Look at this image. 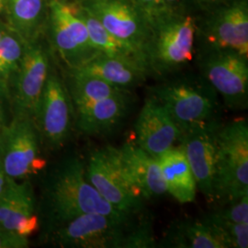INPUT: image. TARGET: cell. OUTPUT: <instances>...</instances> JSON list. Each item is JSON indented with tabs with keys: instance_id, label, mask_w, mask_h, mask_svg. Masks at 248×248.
Here are the masks:
<instances>
[{
	"instance_id": "e575fe53",
	"label": "cell",
	"mask_w": 248,
	"mask_h": 248,
	"mask_svg": "<svg viewBox=\"0 0 248 248\" xmlns=\"http://www.w3.org/2000/svg\"><path fill=\"white\" fill-rule=\"evenodd\" d=\"M6 9V0H0V14L5 12Z\"/></svg>"
},
{
	"instance_id": "e0dca14e",
	"label": "cell",
	"mask_w": 248,
	"mask_h": 248,
	"mask_svg": "<svg viewBox=\"0 0 248 248\" xmlns=\"http://www.w3.org/2000/svg\"><path fill=\"white\" fill-rule=\"evenodd\" d=\"M129 98V92L125 91L74 108L78 129L88 135H99L111 131L126 116Z\"/></svg>"
},
{
	"instance_id": "cb8c5ba5",
	"label": "cell",
	"mask_w": 248,
	"mask_h": 248,
	"mask_svg": "<svg viewBox=\"0 0 248 248\" xmlns=\"http://www.w3.org/2000/svg\"><path fill=\"white\" fill-rule=\"evenodd\" d=\"M70 84L67 90L74 108L128 91L118 89L103 80L91 76L70 72Z\"/></svg>"
},
{
	"instance_id": "1f68e13d",
	"label": "cell",
	"mask_w": 248,
	"mask_h": 248,
	"mask_svg": "<svg viewBox=\"0 0 248 248\" xmlns=\"http://www.w3.org/2000/svg\"><path fill=\"white\" fill-rule=\"evenodd\" d=\"M9 177L7 176V174L5 173V170L2 165V161L0 158V195L4 192V190L6 189V187L9 184Z\"/></svg>"
},
{
	"instance_id": "7c38bea8",
	"label": "cell",
	"mask_w": 248,
	"mask_h": 248,
	"mask_svg": "<svg viewBox=\"0 0 248 248\" xmlns=\"http://www.w3.org/2000/svg\"><path fill=\"white\" fill-rule=\"evenodd\" d=\"M73 112L74 107L66 86L50 67L33 115L42 141L53 149L62 147L70 134Z\"/></svg>"
},
{
	"instance_id": "9a60e30c",
	"label": "cell",
	"mask_w": 248,
	"mask_h": 248,
	"mask_svg": "<svg viewBox=\"0 0 248 248\" xmlns=\"http://www.w3.org/2000/svg\"><path fill=\"white\" fill-rule=\"evenodd\" d=\"M220 125L185 133L179 141V146L186 155L195 179L196 186L209 203L214 202L213 183L216 155L215 135Z\"/></svg>"
},
{
	"instance_id": "6da1fadb",
	"label": "cell",
	"mask_w": 248,
	"mask_h": 248,
	"mask_svg": "<svg viewBox=\"0 0 248 248\" xmlns=\"http://www.w3.org/2000/svg\"><path fill=\"white\" fill-rule=\"evenodd\" d=\"M41 209L47 231L85 213L126 215L114 209L90 185L85 177V162L77 155L63 157L48 170L43 184Z\"/></svg>"
},
{
	"instance_id": "9c48e42d",
	"label": "cell",
	"mask_w": 248,
	"mask_h": 248,
	"mask_svg": "<svg viewBox=\"0 0 248 248\" xmlns=\"http://www.w3.org/2000/svg\"><path fill=\"white\" fill-rule=\"evenodd\" d=\"M199 63L201 76L225 106L233 110L248 108V57L231 50H202Z\"/></svg>"
},
{
	"instance_id": "2e32d148",
	"label": "cell",
	"mask_w": 248,
	"mask_h": 248,
	"mask_svg": "<svg viewBox=\"0 0 248 248\" xmlns=\"http://www.w3.org/2000/svg\"><path fill=\"white\" fill-rule=\"evenodd\" d=\"M124 171L144 201L168 193L158 159L142 150L133 141L119 147Z\"/></svg>"
},
{
	"instance_id": "7a4b0ae2",
	"label": "cell",
	"mask_w": 248,
	"mask_h": 248,
	"mask_svg": "<svg viewBox=\"0 0 248 248\" xmlns=\"http://www.w3.org/2000/svg\"><path fill=\"white\" fill-rule=\"evenodd\" d=\"M150 95L165 107L181 136L222 124L218 94L202 76L170 78L151 88Z\"/></svg>"
},
{
	"instance_id": "5b68a950",
	"label": "cell",
	"mask_w": 248,
	"mask_h": 248,
	"mask_svg": "<svg viewBox=\"0 0 248 248\" xmlns=\"http://www.w3.org/2000/svg\"><path fill=\"white\" fill-rule=\"evenodd\" d=\"M138 214L85 213L48 231L47 236L59 248H123L124 238Z\"/></svg>"
},
{
	"instance_id": "277c9868",
	"label": "cell",
	"mask_w": 248,
	"mask_h": 248,
	"mask_svg": "<svg viewBox=\"0 0 248 248\" xmlns=\"http://www.w3.org/2000/svg\"><path fill=\"white\" fill-rule=\"evenodd\" d=\"M213 203L223 205L248 195V125L244 118L216 131Z\"/></svg>"
},
{
	"instance_id": "4fadbf2b",
	"label": "cell",
	"mask_w": 248,
	"mask_h": 248,
	"mask_svg": "<svg viewBox=\"0 0 248 248\" xmlns=\"http://www.w3.org/2000/svg\"><path fill=\"white\" fill-rule=\"evenodd\" d=\"M203 50H231L248 58V1L227 0L202 27Z\"/></svg>"
},
{
	"instance_id": "836d02e7",
	"label": "cell",
	"mask_w": 248,
	"mask_h": 248,
	"mask_svg": "<svg viewBox=\"0 0 248 248\" xmlns=\"http://www.w3.org/2000/svg\"><path fill=\"white\" fill-rule=\"evenodd\" d=\"M8 30H9V29L5 26L4 24H2L1 21H0V41H1V39H2V37L4 36V34L7 32Z\"/></svg>"
},
{
	"instance_id": "d4e9b609",
	"label": "cell",
	"mask_w": 248,
	"mask_h": 248,
	"mask_svg": "<svg viewBox=\"0 0 248 248\" xmlns=\"http://www.w3.org/2000/svg\"><path fill=\"white\" fill-rule=\"evenodd\" d=\"M201 220L208 225L224 248H248V223L228 222L213 213L206 214Z\"/></svg>"
},
{
	"instance_id": "52a82bcc",
	"label": "cell",
	"mask_w": 248,
	"mask_h": 248,
	"mask_svg": "<svg viewBox=\"0 0 248 248\" xmlns=\"http://www.w3.org/2000/svg\"><path fill=\"white\" fill-rule=\"evenodd\" d=\"M41 136L33 118L13 115L1 132L0 158L9 178L23 181L38 175L46 168L41 152Z\"/></svg>"
},
{
	"instance_id": "484cf974",
	"label": "cell",
	"mask_w": 248,
	"mask_h": 248,
	"mask_svg": "<svg viewBox=\"0 0 248 248\" xmlns=\"http://www.w3.org/2000/svg\"><path fill=\"white\" fill-rule=\"evenodd\" d=\"M25 43L11 30L0 41V82L9 87V81L18 69Z\"/></svg>"
},
{
	"instance_id": "d590c367",
	"label": "cell",
	"mask_w": 248,
	"mask_h": 248,
	"mask_svg": "<svg viewBox=\"0 0 248 248\" xmlns=\"http://www.w3.org/2000/svg\"><path fill=\"white\" fill-rule=\"evenodd\" d=\"M200 2L202 3H206V4H212V3H215V2H218V1H221V0H199Z\"/></svg>"
},
{
	"instance_id": "d6986e66",
	"label": "cell",
	"mask_w": 248,
	"mask_h": 248,
	"mask_svg": "<svg viewBox=\"0 0 248 248\" xmlns=\"http://www.w3.org/2000/svg\"><path fill=\"white\" fill-rule=\"evenodd\" d=\"M157 159L168 193L180 203L193 202L197 190L195 179L181 147L173 146Z\"/></svg>"
},
{
	"instance_id": "8992f818",
	"label": "cell",
	"mask_w": 248,
	"mask_h": 248,
	"mask_svg": "<svg viewBox=\"0 0 248 248\" xmlns=\"http://www.w3.org/2000/svg\"><path fill=\"white\" fill-rule=\"evenodd\" d=\"M85 177L114 209L126 214L142 213L144 200L124 171L119 148L106 145L89 153Z\"/></svg>"
},
{
	"instance_id": "ac0fdd59",
	"label": "cell",
	"mask_w": 248,
	"mask_h": 248,
	"mask_svg": "<svg viewBox=\"0 0 248 248\" xmlns=\"http://www.w3.org/2000/svg\"><path fill=\"white\" fill-rule=\"evenodd\" d=\"M69 72L98 78L113 87L124 90L141 85L146 77L150 75L145 67L139 64L101 53L78 69Z\"/></svg>"
},
{
	"instance_id": "ffe728a7",
	"label": "cell",
	"mask_w": 248,
	"mask_h": 248,
	"mask_svg": "<svg viewBox=\"0 0 248 248\" xmlns=\"http://www.w3.org/2000/svg\"><path fill=\"white\" fill-rule=\"evenodd\" d=\"M157 248H224L211 229L200 220H177L172 222Z\"/></svg>"
},
{
	"instance_id": "30bf717a",
	"label": "cell",
	"mask_w": 248,
	"mask_h": 248,
	"mask_svg": "<svg viewBox=\"0 0 248 248\" xmlns=\"http://www.w3.org/2000/svg\"><path fill=\"white\" fill-rule=\"evenodd\" d=\"M50 67V56L44 43L39 38L25 43L18 69L9 81L13 115L33 118Z\"/></svg>"
},
{
	"instance_id": "83f0119b",
	"label": "cell",
	"mask_w": 248,
	"mask_h": 248,
	"mask_svg": "<svg viewBox=\"0 0 248 248\" xmlns=\"http://www.w3.org/2000/svg\"><path fill=\"white\" fill-rule=\"evenodd\" d=\"M212 213L228 222L248 223V195L243 196L235 202L220 205Z\"/></svg>"
},
{
	"instance_id": "f546056e",
	"label": "cell",
	"mask_w": 248,
	"mask_h": 248,
	"mask_svg": "<svg viewBox=\"0 0 248 248\" xmlns=\"http://www.w3.org/2000/svg\"><path fill=\"white\" fill-rule=\"evenodd\" d=\"M29 246V238L0 228V248H27Z\"/></svg>"
},
{
	"instance_id": "3957f363",
	"label": "cell",
	"mask_w": 248,
	"mask_h": 248,
	"mask_svg": "<svg viewBox=\"0 0 248 248\" xmlns=\"http://www.w3.org/2000/svg\"><path fill=\"white\" fill-rule=\"evenodd\" d=\"M147 18L150 33L145 55L150 74L164 77L192 61L197 32L194 18L169 9H160Z\"/></svg>"
},
{
	"instance_id": "4dcf8cb0",
	"label": "cell",
	"mask_w": 248,
	"mask_h": 248,
	"mask_svg": "<svg viewBox=\"0 0 248 248\" xmlns=\"http://www.w3.org/2000/svg\"><path fill=\"white\" fill-rule=\"evenodd\" d=\"M133 1L146 14V16H149L160 9H166L162 4V0H133Z\"/></svg>"
},
{
	"instance_id": "603a6c76",
	"label": "cell",
	"mask_w": 248,
	"mask_h": 248,
	"mask_svg": "<svg viewBox=\"0 0 248 248\" xmlns=\"http://www.w3.org/2000/svg\"><path fill=\"white\" fill-rule=\"evenodd\" d=\"M40 223V217L36 211L33 187L31 183H29L6 219L1 223L0 228L29 238L39 230Z\"/></svg>"
},
{
	"instance_id": "4316f807",
	"label": "cell",
	"mask_w": 248,
	"mask_h": 248,
	"mask_svg": "<svg viewBox=\"0 0 248 248\" xmlns=\"http://www.w3.org/2000/svg\"><path fill=\"white\" fill-rule=\"evenodd\" d=\"M157 248V242L154 235L152 220L150 216L141 213L127 232L123 248Z\"/></svg>"
},
{
	"instance_id": "f1b7e54d",
	"label": "cell",
	"mask_w": 248,
	"mask_h": 248,
	"mask_svg": "<svg viewBox=\"0 0 248 248\" xmlns=\"http://www.w3.org/2000/svg\"><path fill=\"white\" fill-rule=\"evenodd\" d=\"M13 117L9 87L0 82V133L9 125Z\"/></svg>"
},
{
	"instance_id": "5bb4252c",
	"label": "cell",
	"mask_w": 248,
	"mask_h": 248,
	"mask_svg": "<svg viewBox=\"0 0 248 248\" xmlns=\"http://www.w3.org/2000/svg\"><path fill=\"white\" fill-rule=\"evenodd\" d=\"M134 142L152 156L159 158L179 142L181 133L159 101L147 97L134 125Z\"/></svg>"
},
{
	"instance_id": "7402d4cb",
	"label": "cell",
	"mask_w": 248,
	"mask_h": 248,
	"mask_svg": "<svg viewBox=\"0 0 248 248\" xmlns=\"http://www.w3.org/2000/svg\"><path fill=\"white\" fill-rule=\"evenodd\" d=\"M78 12L88 28L90 41L98 53L139 64L148 70L146 59L142 53L109 33L98 19L81 5L78 6Z\"/></svg>"
},
{
	"instance_id": "ba28073f",
	"label": "cell",
	"mask_w": 248,
	"mask_h": 248,
	"mask_svg": "<svg viewBox=\"0 0 248 248\" xmlns=\"http://www.w3.org/2000/svg\"><path fill=\"white\" fill-rule=\"evenodd\" d=\"M47 15L52 45L69 71L78 69L100 54L90 41L78 6L64 0H50Z\"/></svg>"
},
{
	"instance_id": "44dd1931",
	"label": "cell",
	"mask_w": 248,
	"mask_h": 248,
	"mask_svg": "<svg viewBox=\"0 0 248 248\" xmlns=\"http://www.w3.org/2000/svg\"><path fill=\"white\" fill-rule=\"evenodd\" d=\"M45 0H6L9 30L18 34L24 43L39 38L48 14Z\"/></svg>"
},
{
	"instance_id": "74e56055",
	"label": "cell",
	"mask_w": 248,
	"mask_h": 248,
	"mask_svg": "<svg viewBox=\"0 0 248 248\" xmlns=\"http://www.w3.org/2000/svg\"><path fill=\"white\" fill-rule=\"evenodd\" d=\"M83 1H85V0H83Z\"/></svg>"
},
{
	"instance_id": "d6a6232c",
	"label": "cell",
	"mask_w": 248,
	"mask_h": 248,
	"mask_svg": "<svg viewBox=\"0 0 248 248\" xmlns=\"http://www.w3.org/2000/svg\"><path fill=\"white\" fill-rule=\"evenodd\" d=\"M178 1H179V0H162V4H163L164 8L168 9L167 7H170L171 5L176 4V3H177Z\"/></svg>"
},
{
	"instance_id": "8d00e7d4",
	"label": "cell",
	"mask_w": 248,
	"mask_h": 248,
	"mask_svg": "<svg viewBox=\"0 0 248 248\" xmlns=\"http://www.w3.org/2000/svg\"><path fill=\"white\" fill-rule=\"evenodd\" d=\"M0 140H1V133H0Z\"/></svg>"
},
{
	"instance_id": "8fae6325",
	"label": "cell",
	"mask_w": 248,
	"mask_h": 248,
	"mask_svg": "<svg viewBox=\"0 0 248 248\" xmlns=\"http://www.w3.org/2000/svg\"><path fill=\"white\" fill-rule=\"evenodd\" d=\"M81 6L109 33L142 53L146 59L149 21L133 0H85Z\"/></svg>"
}]
</instances>
